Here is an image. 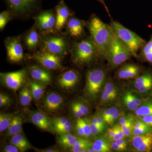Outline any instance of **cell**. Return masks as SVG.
<instances>
[{"label":"cell","mask_w":152,"mask_h":152,"mask_svg":"<svg viewBox=\"0 0 152 152\" xmlns=\"http://www.w3.org/2000/svg\"><path fill=\"white\" fill-rule=\"evenodd\" d=\"M105 78V72L100 68L88 71L85 88V94L87 97L92 100L98 97Z\"/></svg>","instance_id":"277c9868"},{"label":"cell","mask_w":152,"mask_h":152,"mask_svg":"<svg viewBox=\"0 0 152 152\" xmlns=\"http://www.w3.org/2000/svg\"><path fill=\"white\" fill-rule=\"evenodd\" d=\"M152 150V132L149 133L148 136L140 145L137 152H149Z\"/></svg>","instance_id":"836d02e7"},{"label":"cell","mask_w":152,"mask_h":152,"mask_svg":"<svg viewBox=\"0 0 152 152\" xmlns=\"http://www.w3.org/2000/svg\"><path fill=\"white\" fill-rule=\"evenodd\" d=\"M118 89L114 83L110 82L107 83L101 96V104H107L113 102L118 97Z\"/></svg>","instance_id":"e0dca14e"},{"label":"cell","mask_w":152,"mask_h":152,"mask_svg":"<svg viewBox=\"0 0 152 152\" xmlns=\"http://www.w3.org/2000/svg\"><path fill=\"white\" fill-rule=\"evenodd\" d=\"M97 1H99L100 2L101 4H102L103 5L104 7L106 9V10L109 13L107 7V6L106 5L105 3L104 2V0H97Z\"/></svg>","instance_id":"680465c9"},{"label":"cell","mask_w":152,"mask_h":152,"mask_svg":"<svg viewBox=\"0 0 152 152\" xmlns=\"http://www.w3.org/2000/svg\"><path fill=\"white\" fill-rule=\"evenodd\" d=\"M111 26L117 37L129 50L131 55L137 56V52L146 42L145 40L119 22L113 21Z\"/></svg>","instance_id":"7a4b0ae2"},{"label":"cell","mask_w":152,"mask_h":152,"mask_svg":"<svg viewBox=\"0 0 152 152\" xmlns=\"http://www.w3.org/2000/svg\"><path fill=\"white\" fill-rule=\"evenodd\" d=\"M119 110V109L118 107H112L109 108L108 109L102 111L99 115L103 119L106 123L107 120L110 118L112 114H113L115 112L118 111Z\"/></svg>","instance_id":"74e56055"},{"label":"cell","mask_w":152,"mask_h":152,"mask_svg":"<svg viewBox=\"0 0 152 152\" xmlns=\"http://www.w3.org/2000/svg\"><path fill=\"white\" fill-rule=\"evenodd\" d=\"M75 127V130L77 135L80 137L84 138V133L82 124L81 118L77 119Z\"/></svg>","instance_id":"60d3db41"},{"label":"cell","mask_w":152,"mask_h":152,"mask_svg":"<svg viewBox=\"0 0 152 152\" xmlns=\"http://www.w3.org/2000/svg\"><path fill=\"white\" fill-rule=\"evenodd\" d=\"M135 114L138 117L152 114V99H146L142 104L135 111Z\"/></svg>","instance_id":"4dcf8cb0"},{"label":"cell","mask_w":152,"mask_h":152,"mask_svg":"<svg viewBox=\"0 0 152 152\" xmlns=\"http://www.w3.org/2000/svg\"><path fill=\"white\" fill-rule=\"evenodd\" d=\"M36 27L45 34L53 32L56 28V15L51 11L42 12L34 18Z\"/></svg>","instance_id":"8fae6325"},{"label":"cell","mask_w":152,"mask_h":152,"mask_svg":"<svg viewBox=\"0 0 152 152\" xmlns=\"http://www.w3.org/2000/svg\"><path fill=\"white\" fill-rule=\"evenodd\" d=\"M152 132V128H140V129H133L132 135L137 136L145 134Z\"/></svg>","instance_id":"ee69618b"},{"label":"cell","mask_w":152,"mask_h":152,"mask_svg":"<svg viewBox=\"0 0 152 152\" xmlns=\"http://www.w3.org/2000/svg\"><path fill=\"white\" fill-rule=\"evenodd\" d=\"M93 143L87 139L77 137L74 147L70 150L73 152H86L87 150L92 146Z\"/></svg>","instance_id":"83f0119b"},{"label":"cell","mask_w":152,"mask_h":152,"mask_svg":"<svg viewBox=\"0 0 152 152\" xmlns=\"http://www.w3.org/2000/svg\"><path fill=\"white\" fill-rule=\"evenodd\" d=\"M4 152H18L20 151L15 146L12 144L7 145L4 147Z\"/></svg>","instance_id":"11a10c76"},{"label":"cell","mask_w":152,"mask_h":152,"mask_svg":"<svg viewBox=\"0 0 152 152\" xmlns=\"http://www.w3.org/2000/svg\"><path fill=\"white\" fill-rule=\"evenodd\" d=\"M10 104V99L7 95L4 94L3 93L0 94V107H5L9 105Z\"/></svg>","instance_id":"c3c4849f"},{"label":"cell","mask_w":152,"mask_h":152,"mask_svg":"<svg viewBox=\"0 0 152 152\" xmlns=\"http://www.w3.org/2000/svg\"><path fill=\"white\" fill-rule=\"evenodd\" d=\"M118 144L120 145L121 146L126 149H127L128 146V143L127 141L125 140L124 138L120 139V140H118L115 141Z\"/></svg>","instance_id":"9f6ffc18"},{"label":"cell","mask_w":152,"mask_h":152,"mask_svg":"<svg viewBox=\"0 0 152 152\" xmlns=\"http://www.w3.org/2000/svg\"><path fill=\"white\" fill-rule=\"evenodd\" d=\"M13 15L26 16L35 9L37 0H6Z\"/></svg>","instance_id":"9c48e42d"},{"label":"cell","mask_w":152,"mask_h":152,"mask_svg":"<svg viewBox=\"0 0 152 152\" xmlns=\"http://www.w3.org/2000/svg\"><path fill=\"white\" fill-rule=\"evenodd\" d=\"M99 55L97 49L91 39L76 43L72 50L73 61L79 65L89 64Z\"/></svg>","instance_id":"3957f363"},{"label":"cell","mask_w":152,"mask_h":152,"mask_svg":"<svg viewBox=\"0 0 152 152\" xmlns=\"http://www.w3.org/2000/svg\"><path fill=\"white\" fill-rule=\"evenodd\" d=\"M77 137L70 133L59 135L58 144L65 149H71L75 145Z\"/></svg>","instance_id":"603a6c76"},{"label":"cell","mask_w":152,"mask_h":152,"mask_svg":"<svg viewBox=\"0 0 152 152\" xmlns=\"http://www.w3.org/2000/svg\"><path fill=\"white\" fill-rule=\"evenodd\" d=\"M12 14L10 11H4L0 14V29L1 31L4 28L12 18Z\"/></svg>","instance_id":"e575fe53"},{"label":"cell","mask_w":152,"mask_h":152,"mask_svg":"<svg viewBox=\"0 0 152 152\" xmlns=\"http://www.w3.org/2000/svg\"><path fill=\"white\" fill-rule=\"evenodd\" d=\"M13 115L11 114L1 113L0 114V132L7 130L12 121Z\"/></svg>","instance_id":"1f68e13d"},{"label":"cell","mask_w":152,"mask_h":152,"mask_svg":"<svg viewBox=\"0 0 152 152\" xmlns=\"http://www.w3.org/2000/svg\"><path fill=\"white\" fill-rule=\"evenodd\" d=\"M139 118L148 126L152 128V114L139 117Z\"/></svg>","instance_id":"db71d44e"},{"label":"cell","mask_w":152,"mask_h":152,"mask_svg":"<svg viewBox=\"0 0 152 152\" xmlns=\"http://www.w3.org/2000/svg\"><path fill=\"white\" fill-rule=\"evenodd\" d=\"M82 124L84 133L85 138H88L92 135L91 121L87 118H81Z\"/></svg>","instance_id":"8d00e7d4"},{"label":"cell","mask_w":152,"mask_h":152,"mask_svg":"<svg viewBox=\"0 0 152 152\" xmlns=\"http://www.w3.org/2000/svg\"><path fill=\"white\" fill-rule=\"evenodd\" d=\"M91 123L95 124L100 125V126H105V122L102 118L99 115H97L93 117L91 121Z\"/></svg>","instance_id":"f907efd6"},{"label":"cell","mask_w":152,"mask_h":152,"mask_svg":"<svg viewBox=\"0 0 152 152\" xmlns=\"http://www.w3.org/2000/svg\"><path fill=\"white\" fill-rule=\"evenodd\" d=\"M139 56L143 61L152 65V35L149 40L141 49Z\"/></svg>","instance_id":"4316f807"},{"label":"cell","mask_w":152,"mask_h":152,"mask_svg":"<svg viewBox=\"0 0 152 152\" xmlns=\"http://www.w3.org/2000/svg\"><path fill=\"white\" fill-rule=\"evenodd\" d=\"M91 39L97 49L99 54L106 58L114 36V30L96 16H93L88 24Z\"/></svg>","instance_id":"6da1fadb"},{"label":"cell","mask_w":152,"mask_h":152,"mask_svg":"<svg viewBox=\"0 0 152 152\" xmlns=\"http://www.w3.org/2000/svg\"><path fill=\"white\" fill-rule=\"evenodd\" d=\"M73 126L72 124L70 121L66 124L61 126L55 129L54 130L59 135L66 134V133H70L72 131Z\"/></svg>","instance_id":"d590c367"},{"label":"cell","mask_w":152,"mask_h":152,"mask_svg":"<svg viewBox=\"0 0 152 152\" xmlns=\"http://www.w3.org/2000/svg\"><path fill=\"white\" fill-rule=\"evenodd\" d=\"M87 152H96L94 150L93 148L92 147L89 148L87 150Z\"/></svg>","instance_id":"91938a15"},{"label":"cell","mask_w":152,"mask_h":152,"mask_svg":"<svg viewBox=\"0 0 152 152\" xmlns=\"http://www.w3.org/2000/svg\"><path fill=\"white\" fill-rule=\"evenodd\" d=\"M10 143L17 147L20 152H25L31 148V145L25 136L22 132L12 136Z\"/></svg>","instance_id":"44dd1931"},{"label":"cell","mask_w":152,"mask_h":152,"mask_svg":"<svg viewBox=\"0 0 152 152\" xmlns=\"http://www.w3.org/2000/svg\"><path fill=\"white\" fill-rule=\"evenodd\" d=\"M67 29L72 37H79L84 32L83 22L77 18H72L68 20Z\"/></svg>","instance_id":"d6986e66"},{"label":"cell","mask_w":152,"mask_h":152,"mask_svg":"<svg viewBox=\"0 0 152 152\" xmlns=\"http://www.w3.org/2000/svg\"><path fill=\"white\" fill-rule=\"evenodd\" d=\"M31 121L38 127L44 130H48L52 126V122L48 116L43 112H33L30 116Z\"/></svg>","instance_id":"ac0fdd59"},{"label":"cell","mask_w":152,"mask_h":152,"mask_svg":"<svg viewBox=\"0 0 152 152\" xmlns=\"http://www.w3.org/2000/svg\"><path fill=\"white\" fill-rule=\"evenodd\" d=\"M135 117L132 115H128L120 117L119 118V123L120 126H122L131 122L134 121Z\"/></svg>","instance_id":"f6af8a7d"},{"label":"cell","mask_w":152,"mask_h":152,"mask_svg":"<svg viewBox=\"0 0 152 152\" xmlns=\"http://www.w3.org/2000/svg\"><path fill=\"white\" fill-rule=\"evenodd\" d=\"M110 146L112 149L117 151L121 152L126 150L124 148L120 145L118 144L115 141L112 142L111 143H110Z\"/></svg>","instance_id":"f5cc1de1"},{"label":"cell","mask_w":152,"mask_h":152,"mask_svg":"<svg viewBox=\"0 0 152 152\" xmlns=\"http://www.w3.org/2000/svg\"><path fill=\"white\" fill-rule=\"evenodd\" d=\"M79 80V74L74 69L66 71L58 79V83L60 86L65 89H70L77 85Z\"/></svg>","instance_id":"7c38bea8"},{"label":"cell","mask_w":152,"mask_h":152,"mask_svg":"<svg viewBox=\"0 0 152 152\" xmlns=\"http://www.w3.org/2000/svg\"><path fill=\"white\" fill-rule=\"evenodd\" d=\"M115 126L116 131V133L115 136L112 139L111 142L115 141L118 140H120V139L125 138V137H126L120 125H115Z\"/></svg>","instance_id":"7bdbcfd3"},{"label":"cell","mask_w":152,"mask_h":152,"mask_svg":"<svg viewBox=\"0 0 152 152\" xmlns=\"http://www.w3.org/2000/svg\"><path fill=\"white\" fill-rule=\"evenodd\" d=\"M43 152H58V151H57V150L55 149H48L45 150V151H43Z\"/></svg>","instance_id":"6f0895ef"},{"label":"cell","mask_w":152,"mask_h":152,"mask_svg":"<svg viewBox=\"0 0 152 152\" xmlns=\"http://www.w3.org/2000/svg\"><path fill=\"white\" fill-rule=\"evenodd\" d=\"M64 98L61 95L55 92L49 93L44 99L43 104L48 111L56 112L64 103Z\"/></svg>","instance_id":"5bb4252c"},{"label":"cell","mask_w":152,"mask_h":152,"mask_svg":"<svg viewBox=\"0 0 152 152\" xmlns=\"http://www.w3.org/2000/svg\"><path fill=\"white\" fill-rule=\"evenodd\" d=\"M31 77L35 81L45 85H48L51 82V75L45 68L37 66H33L30 68Z\"/></svg>","instance_id":"9a60e30c"},{"label":"cell","mask_w":152,"mask_h":152,"mask_svg":"<svg viewBox=\"0 0 152 152\" xmlns=\"http://www.w3.org/2000/svg\"><path fill=\"white\" fill-rule=\"evenodd\" d=\"M33 58L43 67L49 70L62 69L61 57L42 49L33 55Z\"/></svg>","instance_id":"52a82bcc"},{"label":"cell","mask_w":152,"mask_h":152,"mask_svg":"<svg viewBox=\"0 0 152 152\" xmlns=\"http://www.w3.org/2000/svg\"><path fill=\"white\" fill-rule=\"evenodd\" d=\"M91 130L92 135L96 136L103 133L105 129L104 126H100L95 124L91 123Z\"/></svg>","instance_id":"ab89813d"},{"label":"cell","mask_w":152,"mask_h":152,"mask_svg":"<svg viewBox=\"0 0 152 152\" xmlns=\"http://www.w3.org/2000/svg\"><path fill=\"white\" fill-rule=\"evenodd\" d=\"M27 72L26 69L11 72L1 73V79L6 86L14 91L19 89L26 81Z\"/></svg>","instance_id":"30bf717a"},{"label":"cell","mask_w":152,"mask_h":152,"mask_svg":"<svg viewBox=\"0 0 152 152\" xmlns=\"http://www.w3.org/2000/svg\"><path fill=\"white\" fill-rule=\"evenodd\" d=\"M152 83V71L148 70L139 76L135 80L134 86L136 88Z\"/></svg>","instance_id":"f1b7e54d"},{"label":"cell","mask_w":152,"mask_h":152,"mask_svg":"<svg viewBox=\"0 0 152 152\" xmlns=\"http://www.w3.org/2000/svg\"><path fill=\"white\" fill-rule=\"evenodd\" d=\"M133 122L134 121L131 122L121 126L124 134L126 137H130L132 135Z\"/></svg>","instance_id":"b9f144b4"},{"label":"cell","mask_w":152,"mask_h":152,"mask_svg":"<svg viewBox=\"0 0 152 152\" xmlns=\"http://www.w3.org/2000/svg\"><path fill=\"white\" fill-rule=\"evenodd\" d=\"M114 36L107 53V59L110 65L116 67L129 58L131 54L129 50L121 42L114 31Z\"/></svg>","instance_id":"5b68a950"},{"label":"cell","mask_w":152,"mask_h":152,"mask_svg":"<svg viewBox=\"0 0 152 152\" xmlns=\"http://www.w3.org/2000/svg\"><path fill=\"white\" fill-rule=\"evenodd\" d=\"M20 103L23 107L29 105L32 100V95L28 87L25 86L21 89L19 95Z\"/></svg>","instance_id":"f546056e"},{"label":"cell","mask_w":152,"mask_h":152,"mask_svg":"<svg viewBox=\"0 0 152 152\" xmlns=\"http://www.w3.org/2000/svg\"><path fill=\"white\" fill-rule=\"evenodd\" d=\"M33 99L39 101L42 98L45 92V85L36 81H32L28 83Z\"/></svg>","instance_id":"cb8c5ba5"},{"label":"cell","mask_w":152,"mask_h":152,"mask_svg":"<svg viewBox=\"0 0 152 152\" xmlns=\"http://www.w3.org/2000/svg\"><path fill=\"white\" fill-rule=\"evenodd\" d=\"M92 148L96 152L111 151L110 142L105 137H100L93 143Z\"/></svg>","instance_id":"484cf974"},{"label":"cell","mask_w":152,"mask_h":152,"mask_svg":"<svg viewBox=\"0 0 152 152\" xmlns=\"http://www.w3.org/2000/svg\"><path fill=\"white\" fill-rule=\"evenodd\" d=\"M5 45L9 61L13 63H18L23 60V49L20 36L7 38Z\"/></svg>","instance_id":"ba28073f"},{"label":"cell","mask_w":152,"mask_h":152,"mask_svg":"<svg viewBox=\"0 0 152 152\" xmlns=\"http://www.w3.org/2000/svg\"><path fill=\"white\" fill-rule=\"evenodd\" d=\"M71 111L74 116L77 119L88 114L89 109L84 103L80 101H75L71 104Z\"/></svg>","instance_id":"7402d4cb"},{"label":"cell","mask_w":152,"mask_h":152,"mask_svg":"<svg viewBox=\"0 0 152 152\" xmlns=\"http://www.w3.org/2000/svg\"><path fill=\"white\" fill-rule=\"evenodd\" d=\"M122 101L125 105L131 111H136L139 108V106L133 100L130 91H127L124 93L123 96Z\"/></svg>","instance_id":"d6a6232c"},{"label":"cell","mask_w":152,"mask_h":152,"mask_svg":"<svg viewBox=\"0 0 152 152\" xmlns=\"http://www.w3.org/2000/svg\"><path fill=\"white\" fill-rule=\"evenodd\" d=\"M70 15L69 10L63 1L60 2L56 7V29L58 31H61L67 24Z\"/></svg>","instance_id":"4fadbf2b"},{"label":"cell","mask_w":152,"mask_h":152,"mask_svg":"<svg viewBox=\"0 0 152 152\" xmlns=\"http://www.w3.org/2000/svg\"><path fill=\"white\" fill-rule=\"evenodd\" d=\"M122 112L120 110L115 112L113 114H112L111 115L110 117V118L107 120L106 123L110 125H113L117 119L119 118Z\"/></svg>","instance_id":"bcb514c9"},{"label":"cell","mask_w":152,"mask_h":152,"mask_svg":"<svg viewBox=\"0 0 152 152\" xmlns=\"http://www.w3.org/2000/svg\"><path fill=\"white\" fill-rule=\"evenodd\" d=\"M24 42L26 47L30 50L37 48L40 43V37L36 28L31 29L25 36Z\"/></svg>","instance_id":"ffe728a7"},{"label":"cell","mask_w":152,"mask_h":152,"mask_svg":"<svg viewBox=\"0 0 152 152\" xmlns=\"http://www.w3.org/2000/svg\"><path fill=\"white\" fill-rule=\"evenodd\" d=\"M42 49L59 56L68 53L69 46L64 38L60 36H49L42 41Z\"/></svg>","instance_id":"8992f818"},{"label":"cell","mask_w":152,"mask_h":152,"mask_svg":"<svg viewBox=\"0 0 152 152\" xmlns=\"http://www.w3.org/2000/svg\"><path fill=\"white\" fill-rule=\"evenodd\" d=\"M141 67L134 64H127L121 67L117 73L120 79L128 80L135 77L142 72Z\"/></svg>","instance_id":"2e32d148"},{"label":"cell","mask_w":152,"mask_h":152,"mask_svg":"<svg viewBox=\"0 0 152 152\" xmlns=\"http://www.w3.org/2000/svg\"><path fill=\"white\" fill-rule=\"evenodd\" d=\"M23 120L19 116H15L13 118L11 124L7 131V135L12 137L18 133L22 132Z\"/></svg>","instance_id":"d4e9b609"},{"label":"cell","mask_w":152,"mask_h":152,"mask_svg":"<svg viewBox=\"0 0 152 152\" xmlns=\"http://www.w3.org/2000/svg\"><path fill=\"white\" fill-rule=\"evenodd\" d=\"M133 129H140V128H147L151 127L140 119H135L133 123Z\"/></svg>","instance_id":"7dc6e473"},{"label":"cell","mask_w":152,"mask_h":152,"mask_svg":"<svg viewBox=\"0 0 152 152\" xmlns=\"http://www.w3.org/2000/svg\"><path fill=\"white\" fill-rule=\"evenodd\" d=\"M116 131V129L115 126H114L113 128L108 129L105 134L104 137L106 138L109 142L111 141L112 139L113 138L115 134Z\"/></svg>","instance_id":"681fc988"},{"label":"cell","mask_w":152,"mask_h":152,"mask_svg":"<svg viewBox=\"0 0 152 152\" xmlns=\"http://www.w3.org/2000/svg\"><path fill=\"white\" fill-rule=\"evenodd\" d=\"M69 121V120L65 117L55 118L52 121V125L54 129H56L61 126L66 124Z\"/></svg>","instance_id":"f35d334b"},{"label":"cell","mask_w":152,"mask_h":152,"mask_svg":"<svg viewBox=\"0 0 152 152\" xmlns=\"http://www.w3.org/2000/svg\"><path fill=\"white\" fill-rule=\"evenodd\" d=\"M138 92L140 93H146L151 91L152 90V83L145 85L137 89Z\"/></svg>","instance_id":"816d5d0a"}]
</instances>
